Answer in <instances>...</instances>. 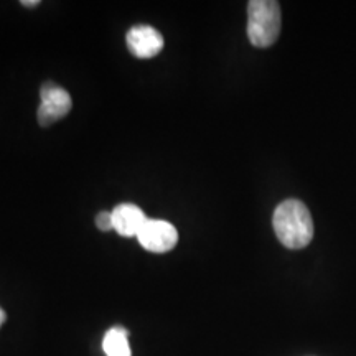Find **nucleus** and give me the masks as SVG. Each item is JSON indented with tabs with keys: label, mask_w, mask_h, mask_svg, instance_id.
Returning a JSON list of instances; mask_svg holds the SVG:
<instances>
[{
	"label": "nucleus",
	"mask_w": 356,
	"mask_h": 356,
	"mask_svg": "<svg viewBox=\"0 0 356 356\" xmlns=\"http://www.w3.org/2000/svg\"><path fill=\"white\" fill-rule=\"evenodd\" d=\"M111 213H113L114 229L121 236H126V238L139 234L147 220H149L145 213L134 203L118 204Z\"/></svg>",
	"instance_id": "obj_6"
},
{
	"label": "nucleus",
	"mask_w": 356,
	"mask_h": 356,
	"mask_svg": "<svg viewBox=\"0 0 356 356\" xmlns=\"http://www.w3.org/2000/svg\"><path fill=\"white\" fill-rule=\"evenodd\" d=\"M40 102L38 108V122L43 127L51 126L53 122L63 119L71 109V96L65 88L58 86L55 83H44L40 91Z\"/></svg>",
	"instance_id": "obj_3"
},
{
	"label": "nucleus",
	"mask_w": 356,
	"mask_h": 356,
	"mask_svg": "<svg viewBox=\"0 0 356 356\" xmlns=\"http://www.w3.org/2000/svg\"><path fill=\"white\" fill-rule=\"evenodd\" d=\"M282 15L279 2L251 0L248 3V37L257 48H267L279 38Z\"/></svg>",
	"instance_id": "obj_2"
},
{
	"label": "nucleus",
	"mask_w": 356,
	"mask_h": 356,
	"mask_svg": "<svg viewBox=\"0 0 356 356\" xmlns=\"http://www.w3.org/2000/svg\"><path fill=\"white\" fill-rule=\"evenodd\" d=\"M6 318H7V315H6V312H3L2 309H0V325H2L3 322H6Z\"/></svg>",
	"instance_id": "obj_10"
},
{
	"label": "nucleus",
	"mask_w": 356,
	"mask_h": 356,
	"mask_svg": "<svg viewBox=\"0 0 356 356\" xmlns=\"http://www.w3.org/2000/svg\"><path fill=\"white\" fill-rule=\"evenodd\" d=\"M102 350L106 356H132L129 345V332L122 327H113L104 335Z\"/></svg>",
	"instance_id": "obj_7"
},
{
	"label": "nucleus",
	"mask_w": 356,
	"mask_h": 356,
	"mask_svg": "<svg viewBox=\"0 0 356 356\" xmlns=\"http://www.w3.org/2000/svg\"><path fill=\"white\" fill-rule=\"evenodd\" d=\"M38 0H24V2H22V6H25V7H37L38 6Z\"/></svg>",
	"instance_id": "obj_9"
},
{
	"label": "nucleus",
	"mask_w": 356,
	"mask_h": 356,
	"mask_svg": "<svg viewBox=\"0 0 356 356\" xmlns=\"http://www.w3.org/2000/svg\"><path fill=\"white\" fill-rule=\"evenodd\" d=\"M129 51L140 60L157 56L163 48V37L150 25H136L126 35Z\"/></svg>",
	"instance_id": "obj_5"
},
{
	"label": "nucleus",
	"mask_w": 356,
	"mask_h": 356,
	"mask_svg": "<svg viewBox=\"0 0 356 356\" xmlns=\"http://www.w3.org/2000/svg\"><path fill=\"white\" fill-rule=\"evenodd\" d=\"M96 226L101 231H111L114 229V221H113V213L109 211H101L96 216Z\"/></svg>",
	"instance_id": "obj_8"
},
{
	"label": "nucleus",
	"mask_w": 356,
	"mask_h": 356,
	"mask_svg": "<svg viewBox=\"0 0 356 356\" xmlns=\"http://www.w3.org/2000/svg\"><path fill=\"white\" fill-rule=\"evenodd\" d=\"M273 226L279 241L289 249L309 246L314 238V221L309 208L299 200H286L275 208Z\"/></svg>",
	"instance_id": "obj_1"
},
{
	"label": "nucleus",
	"mask_w": 356,
	"mask_h": 356,
	"mask_svg": "<svg viewBox=\"0 0 356 356\" xmlns=\"http://www.w3.org/2000/svg\"><path fill=\"white\" fill-rule=\"evenodd\" d=\"M137 239L147 251L157 252H168L175 248L178 241L177 228L172 222L163 220H147L144 228L137 234Z\"/></svg>",
	"instance_id": "obj_4"
}]
</instances>
